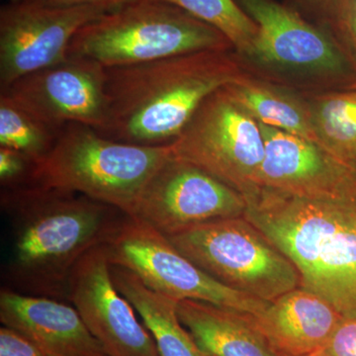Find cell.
I'll return each instance as SVG.
<instances>
[{
  "label": "cell",
  "instance_id": "3",
  "mask_svg": "<svg viewBox=\"0 0 356 356\" xmlns=\"http://www.w3.org/2000/svg\"><path fill=\"white\" fill-rule=\"evenodd\" d=\"M245 218L343 318L356 317V193L310 198L259 188L245 197Z\"/></svg>",
  "mask_w": 356,
  "mask_h": 356
},
{
  "label": "cell",
  "instance_id": "5",
  "mask_svg": "<svg viewBox=\"0 0 356 356\" xmlns=\"http://www.w3.org/2000/svg\"><path fill=\"white\" fill-rule=\"evenodd\" d=\"M233 47L221 32L179 7L159 0H136L83 26L67 56L126 67Z\"/></svg>",
  "mask_w": 356,
  "mask_h": 356
},
{
  "label": "cell",
  "instance_id": "22",
  "mask_svg": "<svg viewBox=\"0 0 356 356\" xmlns=\"http://www.w3.org/2000/svg\"><path fill=\"white\" fill-rule=\"evenodd\" d=\"M179 7L222 33L241 53L250 55L259 28L236 0H159Z\"/></svg>",
  "mask_w": 356,
  "mask_h": 356
},
{
  "label": "cell",
  "instance_id": "1",
  "mask_svg": "<svg viewBox=\"0 0 356 356\" xmlns=\"http://www.w3.org/2000/svg\"><path fill=\"white\" fill-rule=\"evenodd\" d=\"M0 204L10 229L6 287L60 301H67L77 262L126 215L83 194L35 184L2 188Z\"/></svg>",
  "mask_w": 356,
  "mask_h": 356
},
{
  "label": "cell",
  "instance_id": "12",
  "mask_svg": "<svg viewBox=\"0 0 356 356\" xmlns=\"http://www.w3.org/2000/svg\"><path fill=\"white\" fill-rule=\"evenodd\" d=\"M67 302L108 356H161L153 336L115 286L104 245L84 254L70 274Z\"/></svg>",
  "mask_w": 356,
  "mask_h": 356
},
{
  "label": "cell",
  "instance_id": "25",
  "mask_svg": "<svg viewBox=\"0 0 356 356\" xmlns=\"http://www.w3.org/2000/svg\"><path fill=\"white\" fill-rule=\"evenodd\" d=\"M0 356H48L19 332L1 325Z\"/></svg>",
  "mask_w": 356,
  "mask_h": 356
},
{
  "label": "cell",
  "instance_id": "11",
  "mask_svg": "<svg viewBox=\"0 0 356 356\" xmlns=\"http://www.w3.org/2000/svg\"><path fill=\"white\" fill-rule=\"evenodd\" d=\"M106 67L67 56L58 64L21 77L0 90L51 127L83 124L100 130L107 115Z\"/></svg>",
  "mask_w": 356,
  "mask_h": 356
},
{
  "label": "cell",
  "instance_id": "19",
  "mask_svg": "<svg viewBox=\"0 0 356 356\" xmlns=\"http://www.w3.org/2000/svg\"><path fill=\"white\" fill-rule=\"evenodd\" d=\"M226 95L255 121L321 145L311 107L280 88L245 76L224 86Z\"/></svg>",
  "mask_w": 356,
  "mask_h": 356
},
{
  "label": "cell",
  "instance_id": "18",
  "mask_svg": "<svg viewBox=\"0 0 356 356\" xmlns=\"http://www.w3.org/2000/svg\"><path fill=\"white\" fill-rule=\"evenodd\" d=\"M115 286L132 304L154 339L161 356H212L201 348L180 322L177 304L149 289L132 271L111 266Z\"/></svg>",
  "mask_w": 356,
  "mask_h": 356
},
{
  "label": "cell",
  "instance_id": "16",
  "mask_svg": "<svg viewBox=\"0 0 356 356\" xmlns=\"http://www.w3.org/2000/svg\"><path fill=\"white\" fill-rule=\"evenodd\" d=\"M252 318L281 355L305 356L324 350L346 318L323 297L298 287Z\"/></svg>",
  "mask_w": 356,
  "mask_h": 356
},
{
  "label": "cell",
  "instance_id": "31",
  "mask_svg": "<svg viewBox=\"0 0 356 356\" xmlns=\"http://www.w3.org/2000/svg\"><path fill=\"white\" fill-rule=\"evenodd\" d=\"M353 88L355 89V90H356V83L353 84Z\"/></svg>",
  "mask_w": 356,
  "mask_h": 356
},
{
  "label": "cell",
  "instance_id": "30",
  "mask_svg": "<svg viewBox=\"0 0 356 356\" xmlns=\"http://www.w3.org/2000/svg\"><path fill=\"white\" fill-rule=\"evenodd\" d=\"M19 1V0H10V2H17Z\"/></svg>",
  "mask_w": 356,
  "mask_h": 356
},
{
  "label": "cell",
  "instance_id": "7",
  "mask_svg": "<svg viewBox=\"0 0 356 356\" xmlns=\"http://www.w3.org/2000/svg\"><path fill=\"white\" fill-rule=\"evenodd\" d=\"M103 245L111 266L132 271L149 289L175 301L206 302L252 316L270 303L218 282L178 252L165 235L127 214Z\"/></svg>",
  "mask_w": 356,
  "mask_h": 356
},
{
  "label": "cell",
  "instance_id": "2",
  "mask_svg": "<svg viewBox=\"0 0 356 356\" xmlns=\"http://www.w3.org/2000/svg\"><path fill=\"white\" fill-rule=\"evenodd\" d=\"M106 121L97 132L151 147L172 144L211 95L243 76L228 51L106 67Z\"/></svg>",
  "mask_w": 356,
  "mask_h": 356
},
{
  "label": "cell",
  "instance_id": "9",
  "mask_svg": "<svg viewBox=\"0 0 356 356\" xmlns=\"http://www.w3.org/2000/svg\"><path fill=\"white\" fill-rule=\"evenodd\" d=\"M247 208L241 192L172 156L145 185L129 216L170 236L197 225L245 217Z\"/></svg>",
  "mask_w": 356,
  "mask_h": 356
},
{
  "label": "cell",
  "instance_id": "20",
  "mask_svg": "<svg viewBox=\"0 0 356 356\" xmlns=\"http://www.w3.org/2000/svg\"><path fill=\"white\" fill-rule=\"evenodd\" d=\"M311 110L322 147L353 165L356 161V90L323 96Z\"/></svg>",
  "mask_w": 356,
  "mask_h": 356
},
{
  "label": "cell",
  "instance_id": "27",
  "mask_svg": "<svg viewBox=\"0 0 356 356\" xmlns=\"http://www.w3.org/2000/svg\"><path fill=\"white\" fill-rule=\"evenodd\" d=\"M334 0H302L305 6H308L312 9L324 13L325 9H329L332 6Z\"/></svg>",
  "mask_w": 356,
  "mask_h": 356
},
{
  "label": "cell",
  "instance_id": "29",
  "mask_svg": "<svg viewBox=\"0 0 356 356\" xmlns=\"http://www.w3.org/2000/svg\"><path fill=\"white\" fill-rule=\"evenodd\" d=\"M283 356V355H282ZM305 356H325L324 355H322L321 353H314V355H305Z\"/></svg>",
  "mask_w": 356,
  "mask_h": 356
},
{
  "label": "cell",
  "instance_id": "28",
  "mask_svg": "<svg viewBox=\"0 0 356 356\" xmlns=\"http://www.w3.org/2000/svg\"><path fill=\"white\" fill-rule=\"evenodd\" d=\"M350 20L351 29L356 39V0H350Z\"/></svg>",
  "mask_w": 356,
  "mask_h": 356
},
{
  "label": "cell",
  "instance_id": "6",
  "mask_svg": "<svg viewBox=\"0 0 356 356\" xmlns=\"http://www.w3.org/2000/svg\"><path fill=\"white\" fill-rule=\"evenodd\" d=\"M165 236L211 277L248 296L273 302L300 287L294 264L245 217L206 222Z\"/></svg>",
  "mask_w": 356,
  "mask_h": 356
},
{
  "label": "cell",
  "instance_id": "4",
  "mask_svg": "<svg viewBox=\"0 0 356 356\" xmlns=\"http://www.w3.org/2000/svg\"><path fill=\"white\" fill-rule=\"evenodd\" d=\"M168 146H139L104 137L89 126L67 124L28 184L76 192L130 215L147 182L172 156Z\"/></svg>",
  "mask_w": 356,
  "mask_h": 356
},
{
  "label": "cell",
  "instance_id": "8",
  "mask_svg": "<svg viewBox=\"0 0 356 356\" xmlns=\"http://www.w3.org/2000/svg\"><path fill=\"white\" fill-rule=\"evenodd\" d=\"M170 146L175 159L205 170L245 197L259 189L264 158L261 126L222 88L200 105Z\"/></svg>",
  "mask_w": 356,
  "mask_h": 356
},
{
  "label": "cell",
  "instance_id": "13",
  "mask_svg": "<svg viewBox=\"0 0 356 356\" xmlns=\"http://www.w3.org/2000/svg\"><path fill=\"white\" fill-rule=\"evenodd\" d=\"M261 126L264 140L257 187L301 196L337 197L356 193V172L316 143Z\"/></svg>",
  "mask_w": 356,
  "mask_h": 356
},
{
  "label": "cell",
  "instance_id": "14",
  "mask_svg": "<svg viewBox=\"0 0 356 356\" xmlns=\"http://www.w3.org/2000/svg\"><path fill=\"white\" fill-rule=\"evenodd\" d=\"M259 32L250 56L280 69L337 72L343 60L331 40L296 11L274 0H236Z\"/></svg>",
  "mask_w": 356,
  "mask_h": 356
},
{
  "label": "cell",
  "instance_id": "10",
  "mask_svg": "<svg viewBox=\"0 0 356 356\" xmlns=\"http://www.w3.org/2000/svg\"><path fill=\"white\" fill-rule=\"evenodd\" d=\"M109 11L98 6H48L31 0L2 6L0 90L65 60L79 29Z\"/></svg>",
  "mask_w": 356,
  "mask_h": 356
},
{
  "label": "cell",
  "instance_id": "21",
  "mask_svg": "<svg viewBox=\"0 0 356 356\" xmlns=\"http://www.w3.org/2000/svg\"><path fill=\"white\" fill-rule=\"evenodd\" d=\"M60 130L40 120L6 93H0V147L19 151L36 163L51 151Z\"/></svg>",
  "mask_w": 356,
  "mask_h": 356
},
{
  "label": "cell",
  "instance_id": "15",
  "mask_svg": "<svg viewBox=\"0 0 356 356\" xmlns=\"http://www.w3.org/2000/svg\"><path fill=\"white\" fill-rule=\"evenodd\" d=\"M0 322L29 339L48 356H108L67 301L0 290Z\"/></svg>",
  "mask_w": 356,
  "mask_h": 356
},
{
  "label": "cell",
  "instance_id": "24",
  "mask_svg": "<svg viewBox=\"0 0 356 356\" xmlns=\"http://www.w3.org/2000/svg\"><path fill=\"white\" fill-rule=\"evenodd\" d=\"M318 353L325 356H356V317L343 318L324 350Z\"/></svg>",
  "mask_w": 356,
  "mask_h": 356
},
{
  "label": "cell",
  "instance_id": "26",
  "mask_svg": "<svg viewBox=\"0 0 356 356\" xmlns=\"http://www.w3.org/2000/svg\"><path fill=\"white\" fill-rule=\"evenodd\" d=\"M31 1L56 7L98 6L112 11L136 0H31Z\"/></svg>",
  "mask_w": 356,
  "mask_h": 356
},
{
  "label": "cell",
  "instance_id": "23",
  "mask_svg": "<svg viewBox=\"0 0 356 356\" xmlns=\"http://www.w3.org/2000/svg\"><path fill=\"white\" fill-rule=\"evenodd\" d=\"M34 165V161L21 152L0 147V184L2 188H13L29 184Z\"/></svg>",
  "mask_w": 356,
  "mask_h": 356
},
{
  "label": "cell",
  "instance_id": "17",
  "mask_svg": "<svg viewBox=\"0 0 356 356\" xmlns=\"http://www.w3.org/2000/svg\"><path fill=\"white\" fill-rule=\"evenodd\" d=\"M177 314L196 343L212 356H282L250 314L194 300L178 302Z\"/></svg>",
  "mask_w": 356,
  "mask_h": 356
}]
</instances>
